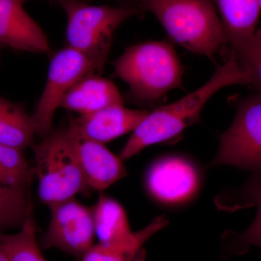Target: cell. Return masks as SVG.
Listing matches in <instances>:
<instances>
[{
    "label": "cell",
    "mask_w": 261,
    "mask_h": 261,
    "mask_svg": "<svg viewBox=\"0 0 261 261\" xmlns=\"http://www.w3.org/2000/svg\"><path fill=\"white\" fill-rule=\"evenodd\" d=\"M250 83L247 72L229 54L207 83L176 102L148 113L122 149L120 159H129L149 146L174 138L197 123L206 103L220 89L237 84L250 86Z\"/></svg>",
    "instance_id": "1"
},
{
    "label": "cell",
    "mask_w": 261,
    "mask_h": 261,
    "mask_svg": "<svg viewBox=\"0 0 261 261\" xmlns=\"http://www.w3.org/2000/svg\"><path fill=\"white\" fill-rule=\"evenodd\" d=\"M115 73L128 87L132 102L151 106L182 85L183 68L176 50L166 41L140 43L126 48L114 63Z\"/></svg>",
    "instance_id": "2"
},
{
    "label": "cell",
    "mask_w": 261,
    "mask_h": 261,
    "mask_svg": "<svg viewBox=\"0 0 261 261\" xmlns=\"http://www.w3.org/2000/svg\"><path fill=\"white\" fill-rule=\"evenodd\" d=\"M135 6L152 13L170 37L191 53L212 58L228 45L213 0H135Z\"/></svg>",
    "instance_id": "3"
},
{
    "label": "cell",
    "mask_w": 261,
    "mask_h": 261,
    "mask_svg": "<svg viewBox=\"0 0 261 261\" xmlns=\"http://www.w3.org/2000/svg\"><path fill=\"white\" fill-rule=\"evenodd\" d=\"M39 199L47 206L74 198L88 185L68 135L67 125L60 126L33 145Z\"/></svg>",
    "instance_id": "4"
},
{
    "label": "cell",
    "mask_w": 261,
    "mask_h": 261,
    "mask_svg": "<svg viewBox=\"0 0 261 261\" xmlns=\"http://www.w3.org/2000/svg\"><path fill=\"white\" fill-rule=\"evenodd\" d=\"M67 16L68 47L106 63L113 35L127 19L140 13L135 5H91L85 2L60 4Z\"/></svg>",
    "instance_id": "5"
},
{
    "label": "cell",
    "mask_w": 261,
    "mask_h": 261,
    "mask_svg": "<svg viewBox=\"0 0 261 261\" xmlns=\"http://www.w3.org/2000/svg\"><path fill=\"white\" fill-rule=\"evenodd\" d=\"M235 105L234 119L220 137L219 152L211 166L228 165L261 175V96L240 98Z\"/></svg>",
    "instance_id": "6"
},
{
    "label": "cell",
    "mask_w": 261,
    "mask_h": 261,
    "mask_svg": "<svg viewBox=\"0 0 261 261\" xmlns=\"http://www.w3.org/2000/svg\"><path fill=\"white\" fill-rule=\"evenodd\" d=\"M104 65L68 46L57 51L51 59L45 87L32 116L37 135L44 137L53 132L55 114L65 94L84 77L100 71Z\"/></svg>",
    "instance_id": "7"
},
{
    "label": "cell",
    "mask_w": 261,
    "mask_h": 261,
    "mask_svg": "<svg viewBox=\"0 0 261 261\" xmlns=\"http://www.w3.org/2000/svg\"><path fill=\"white\" fill-rule=\"evenodd\" d=\"M48 207L51 218L42 238L43 248L58 249L82 258L93 246L96 237L92 211L74 198Z\"/></svg>",
    "instance_id": "8"
},
{
    "label": "cell",
    "mask_w": 261,
    "mask_h": 261,
    "mask_svg": "<svg viewBox=\"0 0 261 261\" xmlns=\"http://www.w3.org/2000/svg\"><path fill=\"white\" fill-rule=\"evenodd\" d=\"M68 135L81 169L91 188L106 190L126 176L122 160L96 141L84 137L75 126L73 118H68Z\"/></svg>",
    "instance_id": "9"
},
{
    "label": "cell",
    "mask_w": 261,
    "mask_h": 261,
    "mask_svg": "<svg viewBox=\"0 0 261 261\" xmlns=\"http://www.w3.org/2000/svg\"><path fill=\"white\" fill-rule=\"evenodd\" d=\"M199 185L198 173L186 159L168 157L154 163L147 176V186L154 198L166 203L185 202Z\"/></svg>",
    "instance_id": "10"
},
{
    "label": "cell",
    "mask_w": 261,
    "mask_h": 261,
    "mask_svg": "<svg viewBox=\"0 0 261 261\" xmlns=\"http://www.w3.org/2000/svg\"><path fill=\"white\" fill-rule=\"evenodd\" d=\"M23 4L22 0H0V45L17 51L50 53L47 36Z\"/></svg>",
    "instance_id": "11"
},
{
    "label": "cell",
    "mask_w": 261,
    "mask_h": 261,
    "mask_svg": "<svg viewBox=\"0 0 261 261\" xmlns=\"http://www.w3.org/2000/svg\"><path fill=\"white\" fill-rule=\"evenodd\" d=\"M148 113L147 111L115 106L73 118L75 126L84 137L105 144L134 132Z\"/></svg>",
    "instance_id": "12"
},
{
    "label": "cell",
    "mask_w": 261,
    "mask_h": 261,
    "mask_svg": "<svg viewBox=\"0 0 261 261\" xmlns=\"http://www.w3.org/2000/svg\"><path fill=\"white\" fill-rule=\"evenodd\" d=\"M219 204L221 208L231 211L253 206L257 207L255 219L246 230L226 234L225 249L228 255H243L252 246L261 249V175L252 174L243 187L227 198L220 199Z\"/></svg>",
    "instance_id": "13"
},
{
    "label": "cell",
    "mask_w": 261,
    "mask_h": 261,
    "mask_svg": "<svg viewBox=\"0 0 261 261\" xmlns=\"http://www.w3.org/2000/svg\"><path fill=\"white\" fill-rule=\"evenodd\" d=\"M115 106H123V98L116 86L111 81L92 73L69 89L62 99L60 108L88 114Z\"/></svg>",
    "instance_id": "14"
},
{
    "label": "cell",
    "mask_w": 261,
    "mask_h": 261,
    "mask_svg": "<svg viewBox=\"0 0 261 261\" xmlns=\"http://www.w3.org/2000/svg\"><path fill=\"white\" fill-rule=\"evenodd\" d=\"M216 3L229 49L254 35L261 11L257 0H216Z\"/></svg>",
    "instance_id": "15"
},
{
    "label": "cell",
    "mask_w": 261,
    "mask_h": 261,
    "mask_svg": "<svg viewBox=\"0 0 261 261\" xmlns=\"http://www.w3.org/2000/svg\"><path fill=\"white\" fill-rule=\"evenodd\" d=\"M92 211L99 243H121L133 236L126 212L116 200L101 196Z\"/></svg>",
    "instance_id": "16"
},
{
    "label": "cell",
    "mask_w": 261,
    "mask_h": 261,
    "mask_svg": "<svg viewBox=\"0 0 261 261\" xmlns=\"http://www.w3.org/2000/svg\"><path fill=\"white\" fill-rule=\"evenodd\" d=\"M167 223L164 216H159L143 229L134 233L126 241L94 245L84 254L82 261H135L144 244Z\"/></svg>",
    "instance_id": "17"
},
{
    "label": "cell",
    "mask_w": 261,
    "mask_h": 261,
    "mask_svg": "<svg viewBox=\"0 0 261 261\" xmlns=\"http://www.w3.org/2000/svg\"><path fill=\"white\" fill-rule=\"evenodd\" d=\"M35 135L32 116L23 106L0 97V143L23 150Z\"/></svg>",
    "instance_id": "18"
},
{
    "label": "cell",
    "mask_w": 261,
    "mask_h": 261,
    "mask_svg": "<svg viewBox=\"0 0 261 261\" xmlns=\"http://www.w3.org/2000/svg\"><path fill=\"white\" fill-rule=\"evenodd\" d=\"M36 231L31 211L18 232L7 234L0 231V250L10 261H47L37 243Z\"/></svg>",
    "instance_id": "19"
},
{
    "label": "cell",
    "mask_w": 261,
    "mask_h": 261,
    "mask_svg": "<svg viewBox=\"0 0 261 261\" xmlns=\"http://www.w3.org/2000/svg\"><path fill=\"white\" fill-rule=\"evenodd\" d=\"M32 177V171L23 150L0 143V185L27 190Z\"/></svg>",
    "instance_id": "20"
},
{
    "label": "cell",
    "mask_w": 261,
    "mask_h": 261,
    "mask_svg": "<svg viewBox=\"0 0 261 261\" xmlns=\"http://www.w3.org/2000/svg\"><path fill=\"white\" fill-rule=\"evenodd\" d=\"M31 211L32 205L25 190L0 185V231L21 227Z\"/></svg>",
    "instance_id": "21"
},
{
    "label": "cell",
    "mask_w": 261,
    "mask_h": 261,
    "mask_svg": "<svg viewBox=\"0 0 261 261\" xmlns=\"http://www.w3.org/2000/svg\"><path fill=\"white\" fill-rule=\"evenodd\" d=\"M250 78V87L261 96V28L247 42L229 49Z\"/></svg>",
    "instance_id": "22"
},
{
    "label": "cell",
    "mask_w": 261,
    "mask_h": 261,
    "mask_svg": "<svg viewBox=\"0 0 261 261\" xmlns=\"http://www.w3.org/2000/svg\"><path fill=\"white\" fill-rule=\"evenodd\" d=\"M0 261H10L6 255L0 250Z\"/></svg>",
    "instance_id": "23"
},
{
    "label": "cell",
    "mask_w": 261,
    "mask_h": 261,
    "mask_svg": "<svg viewBox=\"0 0 261 261\" xmlns=\"http://www.w3.org/2000/svg\"><path fill=\"white\" fill-rule=\"evenodd\" d=\"M22 1L25 2L28 1V0H22ZM51 1H56L58 2L59 3V4H61V3H65V2H68V1H80V2H85L86 0H51Z\"/></svg>",
    "instance_id": "24"
},
{
    "label": "cell",
    "mask_w": 261,
    "mask_h": 261,
    "mask_svg": "<svg viewBox=\"0 0 261 261\" xmlns=\"http://www.w3.org/2000/svg\"><path fill=\"white\" fill-rule=\"evenodd\" d=\"M257 1H258L259 5H260L261 9V0H257Z\"/></svg>",
    "instance_id": "25"
},
{
    "label": "cell",
    "mask_w": 261,
    "mask_h": 261,
    "mask_svg": "<svg viewBox=\"0 0 261 261\" xmlns=\"http://www.w3.org/2000/svg\"><path fill=\"white\" fill-rule=\"evenodd\" d=\"M3 47H2V46H1V45H0V51H1V49H3Z\"/></svg>",
    "instance_id": "26"
},
{
    "label": "cell",
    "mask_w": 261,
    "mask_h": 261,
    "mask_svg": "<svg viewBox=\"0 0 261 261\" xmlns=\"http://www.w3.org/2000/svg\"><path fill=\"white\" fill-rule=\"evenodd\" d=\"M135 0H134V3H135Z\"/></svg>",
    "instance_id": "27"
}]
</instances>
